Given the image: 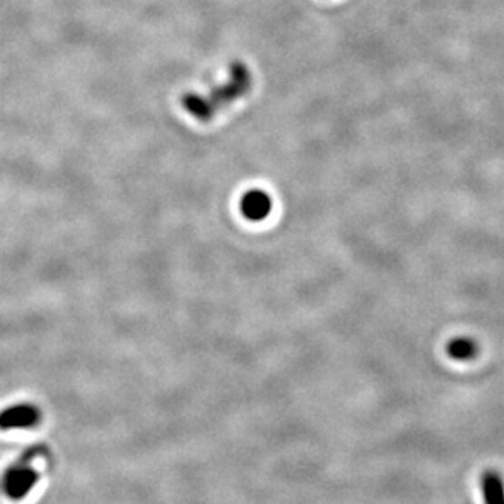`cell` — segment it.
Listing matches in <instances>:
<instances>
[{
  "mask_svg": "<svg viewBox=\"0 0 504 504\" xmlns=\"http://www.w3.org/2000/svg\"><path fill=\"white\" fill-rule=\"evenodd\" d=\"M250 87H252V74L249 67L242 63H233L231 65V77L224 85L214 88L209 96L196 95V94L184 96V108L192 113L194 118L208 121L216 114L217 110L245 95Z\"/></svg>",
  "mask_w": 504,
  "mask_h": 504,
  "instance_id": "6da1fadb",
  "label": "cell"
},
{
  "mask_svg": "<svg viewBox=\"0 0 504 504\" xmlns=\"http://www.w3.org/2000/svg\"><path fill=\"white\" fill-rule=\"evenodd\" d=\"M36 481H38V473L26 467L24 462H20L5 472L2 479V487L8 498L22 499L30 493Z\"/></svg>",
  "mask_w": 504,
  "mask_h": 504,
  "instance_id": "7a4b0ae2",
  "label": "cell"
},
{
  "mask_svg": "<svg viewBox=\"0 0 504 504\" xmlns=\"http://www.w3.org/2000/svg\"><path fill=\"white\" fill-rule=\"evenodd\" d=\"M241 211L252 222H262L272 211V196L263 190H250L242 196Z\"/></svg>",
  "mask_w": 504,
  "mask_h": 504,
  "instance_id": "3957f363",
  "label": "cell"
},
{
  "mask_svg": "<svg viewBox=\"0 0 504 504\" xmlns=\"http://www.w3.org/2000/svg\"><path fill=\"white\" fill-rule=\"evenodd\" d=\"M38 421H40V411L32 405H16V407L4 410L0 413V428L2 430L32 428Z\"/></svg>",
  "mask_w": 504,
  "mask_h": 504,
  "instance_id": "277c9868",
  "label": "cell"
},
{
  "mask_svg": "<svg viewBox=\"0 0 504 504\" xmlns=\"http://www.w3.org/2000/svg\"><path fill=\"white\" fill-rule=\"evenodd\" d=\"M481 493H483L485 504H504L503 477L495 470L483 473Z\"/></svg>",
  "mask_w": 504,
  "mask_h": 504,
  "instance_id": "5b68a950",
  "label": "cell"
},
{
  "mask_svg": "<svg viewBox=\"0 0 504 504\" xmlns=\"http://www.w3.org/2000/svg\"><path fill=\"white\" fill-rule=\"evenodd\" d=\"M448 354L456 361H470L479 354V346L470 338H457L448 344Z\"/></svg>",
  "mask_w": 504,
  "mask_h": 504,
  "instance_id": "8992f818",
  "label": "cell"
}]
</instances>
